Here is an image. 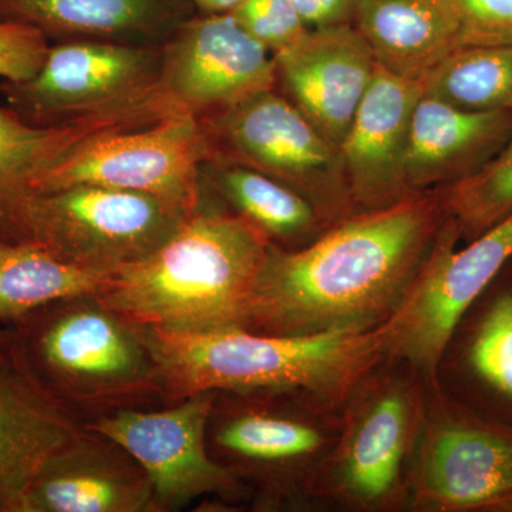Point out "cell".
Returning <instances> with one entry per match:
<instances>
[{"label":"cell","mask_w":512,"mask_h":512,"mask_svg":"<svg viewBox=\"0 0 512 512\" xmlns=\"http://www.w3.org/2000/svg\"><path fill=\"white\" fill-rule=\"evenodd\" d=\"M446 221L440 192L357 211L306 247L271 244L247 328L299 336L376 328L389 318Z\"/></svg>","instance_id":"cell-1"},{"label":"cell","mask_w":512,"mask_h":512,"mask_svg":"<svg viewBox=\"0 0 512 512\" xmlns=\"http://www.w3.org/2000/svg\"><path fill=\"white\" fill-rule=\"evenodd\" d=\"M274 242L232 211L204 201L147 258L111 275L97 293L148 329L208 333L247 328L256 281Z\"/></svg>","instance_id":"cell-2"},{"label":"cell","mask_w":512,"mask_h":512,"mask_svg":"<svg viewBox=\"0 0 512 512\" xmlns=\"http://www.w3.org/2000/svg\"><path fill=\"white\" fill-rule=\"evenodd\" d=\"M168 402L201 392L298 393L320 404L352 397L384 359L380 329L264 335L235 328L170 333L146 328Z\"/></svg>","instance_id":"cell-3"},{"label":"cell","mask_w":512,"mask_h":512,"mask_svg":"<svg viewBox=\"0 0 512 512\" xmlns=\"http://www.w3.org/2000/svg\"><path fill=\"white\" fill-rule=\"evenodd\" d=\"M9 326L39 379L83 424L170 404L146 328L97 293L49 303Z\"/></svg>","instance_id":"cell-4"},{"label":"cell","mask_w":512,"mask_h":512,"mask_svg":"<svg viewBox=\"0 0 512 512\" xmlns=\"http://www.w3.org/2000/svg\"><path fill=\"white\" fill-rule=\"evenodd\" d=\"M163 46L53 43L35 76L0 83L6 106L37 127L121 120L146 127L175 116L161 93Z\"/></svg>","instance_id":"cell-5"},{"label":"cell","mask_w":512,"mask_h":512,"mask_svg":"<svg viewBox=\"0 0 512 512\" xmlns=\"http://www.w3.org/2000/svg\"><path fill=\"white\" fill-rule=\"evenodd\" d=\"M211 158L254 168L315 205L323 220L355 214L339 147L275 89L200 117ZM210 158V160H211Z\"/></svg>","instance_id":"cell-6"},{"label":"cell","mask_w":512,"mask_h":512,"mask_svg":"<svg viewBox=\"0 0 512 512\" xmlns=\"http://www.w3.org/2000/svg\"><path fill=\"white\" fill-rule=\"evenodd\" d=\"M457 229L444 221L412 284L380 323L384 357L436 376L458 323L512 258V215L463 248Z\"/></svg>","instance_id":"cell-7"},{"label":"cell","mask_w":512,"mask_h":512,"mask_svg":"<svg viewBox=\"0 0 512 512\" xmlns=\"http://www.w3.org/2000/svg\"><path fill=\"white\" fill-rule=\"evenodd\" d=\"M195 208L99 185L40 194L30 210V242L92 271L136 264L167 241Z\"/></svg>","instance_id":"cell-8"},{"label":"cell","mask_w":512,"mask_h":512,"mask_svg":"<svg viewBox=\"0 0 512 512\" xmlns=\"http://www.w3.org/2000/svg\"><path fill=\"white\" fill-rule=\"evenodd\" d=\"M210 158V138L200 117L175 114L150 126L90 138L43 178L40 194L99 185L197 208L202 200L201 168Z\"/></svg>","instance_id":"cell-9"},{"label":"cell","mask_w":512,"mask_h":512,"mask_svg":"<svg viewBox=\"0 0 512 512\" xmlns=\"http://www.w3.org/2000/svg\"><path fill=\"white\" fill-rule=\"evenodd\" d=\"M217 392H201L148 410H121L84 424L126 448L153 487L157 512H175L202 500L234 501L248 488L212 458L207 423Z\"/></svg>","instance_id":"cell-10"},{"label":"cell","mask_w":512,"mask_h":512,"mask_svg":"<svg viewBox=\"0 0 512 512\" xmlns=\"http://www.w3.org/2000/svg\"><path fill=\"white\" fill-rule=\"evenodd\" d=\"M302 394L217 392L207 423L212 458L274 505L298 487L301 471L329 443L315 421L296 409ZM248 488V487H247Z\"/></svg>","instance_id":"cell-11"},{"label":"cell","mask_w":512,"mask_h":512,"mask_svg":"<svg viewBox=\"0 0 512 512\" xmlns=\"http://www.w3.org/2000/svg\"><path fill=\"white\" fill-rule=\"evenodd\" d=\"M275 86L274 55L231 12L197 13L163 45L161 93L175 113L208 116Z\"/></svg>","instance_id":"cell-12"},{"label":"cell","mask_w":512,"mask_h":512,"mask_svg":"<svg viewBox=\"0 0 512 512\" xmlns=\"http://www.w3.org/2000/svg\"><path fill=\"white\" fill-rule=\"evenodd\" d=\"M375 382L357 387L326 480L333 494L363 508L384 507L402 493L404 468L424 421L412 384Z\"/></svg>","instance_id":"cell-13"},{"label":"cell","mask_w":512,"mask_h":512,"mask_svg":"<svg viewBox=\"0 0 512 512\" xmlns=\"http://www.w3.org/2000/svg\"><path fill=\"white\" fill-rule=\"evenodd\" d=\"M409 476L413 505L487 511L512 494V430L456 409L424 416Z\"/></svg>","instance_id":"cell-14"},{"label":"cell","mask_w":512,"mask_h":512,"mask_svg":"<svg viewBox=\"0 0 512 512\" xmlns=\"http://www.w3.org/2000/svg\"><path fill=\"white\" fill-rule=\"evenodd\" d=\"M84 427L30 366L10 326H0V512H19L33 478Z\"/></svg>","instance_id":"cell-15"},{"label":"cell","mask_w":512,"mask_h":512,"mask_svg":"<svg viewBox=\"0 0 512 512\" xmlns=\"http://www.w3.org/2000/svg\"><path fill=\"white\" fill-rule=\"evenodd\" d=\"M274 59L282 94L339 147L379 67L365 37L352 23L311 28Z\"/></svg>","instance_id":"cell-16"},{"label":"cell","mask_w":512,"mask_h":512,"mask_svg":"<svg viewBox=\"0 0 512 512\" xmlns=\"http://www.w3.org/2000/svg\"><path fill=\"white\" fill-rule=\"evenodd\" d=\"M19 512H157L146 471L117 441L83 427L47 460Z\"/></svg>","instance_id":"cell-17"},{"label":"cell","mask_w":512,"mask_h":512,"mask_svg":"<svg viewBox=\"0 0 512 512\" xmlns=\"http://www.w3.org/2000/svg\"><path fill=\"white\" fill-rule=\"evenodd\" d=\"M419 82L377 67L372 84L339 146L356 211L376 210L410 197L406 157Z\"/></svg>","instance_id":"cell-18"},{"label":"cell","mask_w":512,"mask_h":512,"mask_svg":"<svg viewBox=\"0 0 512 512\" xmlns=\"http://www.w3.org/2000/svg\"><path fill=\"white\" fill-rule=\"evenodd\" d=\"M197 13L190 0H0V20L35 28L50 43L163 46Z\"/></svg>","instance_id":"cell-19"},{"label":"cell","mask_w":512,"mask_h":512,"mask_svg":"<svg viewBox=\"0 0 512 512\" xmlns=\"http://www.w3.org/2000/svg\"><path fill=\"white\" fill-rule=\"evenodd\" d=\"M512 138L511 111H468L424 94L414 107L406 157L410 191L474 173Z\"/></svg>","instance_id":"cell-20"},{"label":"cell","mask_w":512,"mask_h":512,"mask_svg":"<svg viewBox=\"0 0 512 512\" xmlns=\"http://www.w3.org/2000/svg\"><path fill=\"white\" fill-rule=\"evenodd\" d=\"M126 128L140 127L121 120L37 127L0 104V245L32 244L30 210L43 178L90 138Z\"/></svg>","instance_id":"cell-21"},{"label":"cell","mask_w":512,"mask_h":512,"mask_svg":"<svg viewBox=\"0 0 512 512\" xmlns=\"http://www.w3.org/2000/svg\"><path fill=\"white\" fill-rule=\"evenodd\" d=\"M352 25L387 72L423 82L458 47L448 0H357Z\"/></svg>","instance_id":"cell-22"},{"label":"cell","mask_w":512,"mask_h":512,"mask_svg":"<svg viewBox=\"0 0 512 512\" xmlns=\"http://www.w3.org/2000/svg\"><path fill=\"white\" fill-rule=\"evenodd\" d=\"M201 183L279 247L311 237L325 221L308 198L245 165L211 158L202 165Z\"/></svg>","instance_id":"cell-23"},{"label":"cell","mask_w":512,"mask_h":512,"mask_svg":"<svg viewBox=\"0 0 512 512\" xmlns=\"http://www.w3.org/2000/svg\"><path fill=\"white\" fill-rule=\"evenodd\" d=\"M111 275L69 264L37 244L0 245V323L12 325L60 299L100 293Z\"/></svg>","instance_id":"cell-24"},{"label":"cell","mask_w":512,"mask_h":512,"mask_svg":"<svg viewBox=\"0 0 512 512\" xmlns=\"http://www.w3.org/2000/svg\"><path fill=\"white\" fill-rule=\"evenodd\" d=\"M421 86L458 109L512 113V43L458 47Z\"/></svg>","instance_id":"cell-25"},{"label":"cell","mask_w":512,"mask_h":512,"mask_svg":"<svg viewBox=\"0 0 512 512\" xmlns=\"http://www.w3.org/2000/svg\"><path fill=\"white\" fill-rule=\"evenodd\" d=\"M444 214L468 241L512 215V138L474 173L439 191Z\"/></svg>","instance_id":"cell-26"},{"label":"cell","mask_w":512,"mask_h":512,"mask_svg":"<svg viewBox=\"0 0 512 512\" xmlns=\"http://www.w3.org/2000/svg\"><path fill=\"white\" fill-rule=\"evenodd\" d=\"M468 360L483 382L512 403V293L498 296L485 312Z\"/></svg>","instance_id":"cell-27"},{"label":"cell","mask_w":512,"mask_h":512,"mask_svg":"<svg viewBox=\"0 0 512 512\" xmlns=\"http://www.w3.org/2000/svg\"><path fill=\"white\" fill-rule=\"evenodd\" d=\"M231 13L272 55L292 46L311 29L292 0H242Z\"/></svg>","instance_id":"cell-28"},{"label":"cell","mask_w":512,"mask_h":512,"mask_svg":"<svg viewBox=\"0 0 512 512\" xmlns=\"http://www.w3.org/2000/svg\"><path fill=\"white\" fill-rule=\"evenodd\" d=\"M458 25V46L512 43V0H448Z\"/></svg>","instance_id":"cell-29"},{"label":"cell","mask_w":512,"mask_h":512,"mask_svg":"<svg viewBox=\"0 0 512 512\" xmlns=\"http://www.w3.org/2000/svg\"><path fill=\"white\" fill-rule=\"evenodd\" d=\"M52 43L35 28L0 20V79L23 82L35 76Z\"/></svg>","instance_id":"cell-30"},{"label":"cell","mask_w":512,"mask_h":512,"mask_svg":"<svg viewBox=\"0 0 512 512\" xmlns=\"http://www.w3.org/2000/svg\"><path fill=\"white\" fill-rule=\"evenodd\" d=\"M357 0H292L309 28L352 23Z\"/></svg>","instance_id":"cell-31"},{"label":"cell","mask_w":512,"mask_h":512,"mask_svg":"<svg viewBox=\"0 0 512 512\" xmlns=\"http://www.w3.org/2000/svg\"><path fill=\"white\" fill-rule=\"evenodd\" d=\"M198 13H227L237 8L242 0H190Z\"/></svg>","instance_id":"cell-32"},{"label":"cell","mask_w":512,"mask_h":512,"mask_svg":"<svg viewBox=\"0 0 512 512\" xmlns=\"http://www.w3.org/2000/svg\"><path fill=\"white\" fill-rule=\"evenodd\" d=\"M487 511H495V512H512V494L508 495L504 500L498 501L494 505H491Z\"/></svg>","instance_id":"cell-33"}]
</instances>
